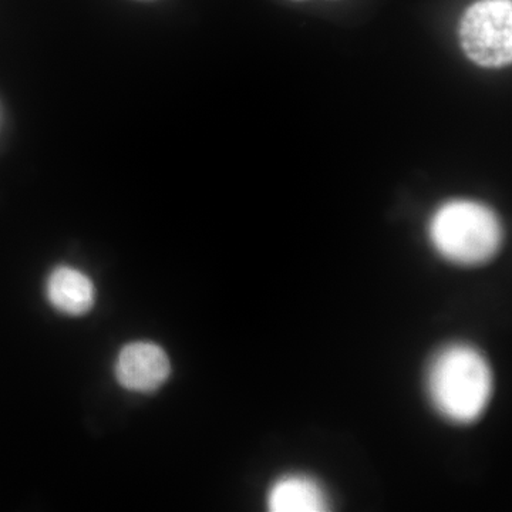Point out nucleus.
<instances>
[{
    "mask_svg": "<svg viewBox=\"0 0 512 512\" xmlns=\"http://www.w3.org/2000/svg\"><path fill=\"white\" fill-rule=\"evenodd\" d=\"M429 235L437 252L457 265L484 264L503 244V227L494 211L467 200L441 205L431 218Z\"/></svg>",
    "mask_w": 512,
    "mask_h": 512,
    "instance_id": "obj_2",
    "label": "nucleus"
},
{
    "mask_svg": "<svg viewBox=\"0 0 512 512\" xmlns=\"http://www.w3.org/2000/svg\"><path fill=\"white\" fill-rule=\"evenodd\" d=\"M272 512H322L329 510L328 495L312 477L289 474L276 480L268 491Z\"/></svg>",
    "mask_w": 512,
    "mask_h": 512,
    "instance_id": "obj_6",
    "label": "nucleus"
},
{
    "mask_svg": "<svg viewBox=\"0 0 512 512\" xmlns=\"http://www.w3.org/2000/svg\"><path fill=\"white\" fill-rule=\"evenodd\" d=\"M460 42L478 66L504 67L512 60L511 0H478L460 22Z\"/></svg>",
    "mask_w": 512,
    "mask_h": 512,
    "instance_id": "obj_3",
    "label": "nucleus"
},
{
    "mask_svg": "<svg viewBox=\"0 0 512 512\" xmlns=\"http://www.w3.org/2000/svg\"><path fill=\"white\" fill-rule=\"evenodd\" d=\"M46 295L56 311L79 316L93 308L96 288L92 279L79 269L59 266L47 278Z\"/></svg>",
    "mask_w": 512,
    "mask_h": 512,
    "instance_id": "obj_5",
    "label": "nucleus"
},
{
    "mask_svg": "<svg viewBox=\"0 0 512 512\" xmlns=\"http://www.w3.org/2000/svg\"><path fill=\"white\" fill-rule=\"evenodd\" d=\"M170 373L167 353L153 342L130 343L117 356V382L131 392H154L167 382Z\"/></svg>",
    "mask_w": 512,
    "mask_h": 512,
    "instance_id": "obj_4",
    "label": "nucleus"
},
{
    "mask_svg": "<svg viewBox=\"0 0 512 512\" xmlns=\"http://www.w3.org/2000/svg\"><path fill=\"white\" fill-rule=\"evenodd\" d=\"M426 384L431 404L444 419L470 424L483 416L493 396V370L480 350L453 343L431 359Z\"/></svg>",
    "mask_w": 512,
    "mask_h": 512,
    "instance_id": "obj_1",
    "label": "nucleus"
}]
</instances>
